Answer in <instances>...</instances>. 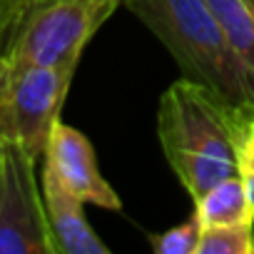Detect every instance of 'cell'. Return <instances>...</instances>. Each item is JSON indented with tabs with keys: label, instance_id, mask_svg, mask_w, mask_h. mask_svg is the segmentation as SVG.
<instances>
[{
	"label": "cell",
	"instance_id": "6da1fadb",
	"mask_svg": "<svg viewBox=\"0 0 254 254\" xmlns=\"http://www.w3.org/2000/svg\"><path fill=\"white\" fill-rule=\"evenodd\" d=\"M229 107L232 102L190 77L172 82L160 100L157 137L167 165L192 202L217 182L237 175Z\"/></svg>",
	"mask_w": 254,
	"mask_h": 254
},
{
	"label": "cell",
	"instance_id": "7a4b0ae2",
	"mask_svg": "<svg viewBox=\"0 0 254 254\" xmlns=\"http://www.w3.org/2000/svg\"><path fill=\"white\" fill-rule=\"evenodd\" d=\"M170 50L182 75L239 105L254 100V85L209 0H125L122 3Z\"/></svg>",
	"mask_w": 254,
	"mask_h": 254
},
{
	"label": "cell",
	"instance_id": "3957f363",
	"mask_svg": "<svg viewBox=\"0 0 254 254\" xmlns=\"http://www.w3.org/2000/svg\"><path fill=\"white\" fill-rule=\"evenodd\" d=\"M120 5V0H28L3 55L18 63L77 67L92 35Z\"/></svg>",
	"mask_w": 254,
	"mask_h": 254
},
{
	"label": "cell",
	"instance_id": "277c9868",
	"mask_svg": "<svg viewBox=\"0 0 254 254\" xmlns=\"http://www.w3.org/2000/svg\"><path fill=\"white\" fill-rule=\"evenodd\" d=\"M75 72L77 67L18 63L8 55L0 60V112L5 137L23 145L35 160L45 157Z\"/></svg>",
	"mask_w": 254,
	"mask_h": 254
},
{
	"label": "cell",
	"instance_id": "5b68a950",
	"mask_svg": "<svg viewBox=\"0 0 254 254\" xmlns=\"http://www.w3.org/2000/svg\"><path fill=\"white\" fill-rule=\"evenodd\" d=\"M0 254H55L38 160L15 140H5L0 167Z\"/></svg>",
	"mask_w": 254,
	"mask_h": 254
},
{
	"label": "cell",
	"instance_id": "8992f818",
	"mask_svg": "<svg viewBox=\"0 0 254 254\" xmlns=\"http://www.w3.org/2000/svg\"><path fill=\"white\" fill-rule=\"evenodd\" d=\"M45 165L55 170V175L75 192L85 204H95L102 209H122L120 194L107 185V180L100 172L97 155L90 145V140L75 130V127L65 125L63 120L55 125V130L50 135L45 157Z\"/></svg>",
	"mask_w": 254,
	"mask_h": 254
},
{
	"label": "cell",
	"instance_id": "52a82bcc",
	"mask_svg": "<svg viewBox=\"0 0 254 254\" xmlns=\"http://www.w3.org/2000/svg\"><path fill=\"white\" fill-rule=\"evenodd\" d=\"M45 212L50 234L55 242V254H110V247L97 237V232L90 227L82 199L70 192V187L55 175L50 165L43 162L40 175Z\"/></svg>",
	"mask_w": 254,
	"mask_h": 254
},
{
	"label": "cell",
	"instance_id": "ba28073f",
	"mask_svg": "<svg viewBox=\"0 0 254 254\" xmlns=\"http://www.w3.org/2000/svg\"><path fill=\"white\" fill-rule=\"evenodd\" d=\"M194 214L202 229L227 224H254V202L239 175H232L209 187L199 199H194Z\"/></svg>",
	"mask_w": 254,
	"mask_h": 254
},
{
	"label": "cell",
	"instance_id": "9c48e42d",
	"mask_svg": "<svg viewBox=\"0 0 254 254\" xmlns=\"http://www.w3.org/2000/svg\"><path fill=\"white\" fill-rule=\"evenodd\" d=\"M209 5L254 85V0H209Z\"/></svg>",
	"mask_w": 254,
	"mask_h": 254
},
{
	"label": "cell",
	"instance_id": "30bf717a",
	"mask_svg": "<svg viewBox=\"0 0 254 254\" xmlns=\"http://www.w3.org/2000/svg\"><path fill=\"white\" fill-rule=\"evenodd\" d=\"M229 135L237 175L254 202V100L229 107Z\"/></svg>",
	"mask_w": 254,
	"mask_h": 254
},
{
	"label": "cell",
	"instance_id": "8fae6325",
	"mask_svg": "<svg viewBox=\"0 0 254 254\" xmlns=\"http://www.w3.org/2000/svg\"><path fill=\"white\" fill-rule=\"evenodd\" d=\"M197 254H254V224L202 229Z\"/></svg>",
	"mask_w": 254,
	"mask_h": 254
},
{
	"label": "cell",
	"instance_id": "7c38bea8",
	"mask_svg": "<svg viewBox=\"0 0 254 254\" xmlns=\"http://www.w3.org/2000/svg\"><path fill=\"white\" fill-rule=\"evenodd\" d=\"M199 237H202V224H199L197 214L192 212V217L187 222L175 224L160 234H150L147 242L155 254H197Z\"/></svg>",
	"mask_w": 254,
	"mask_h": 254
},
{
	"label": "cell",
	"instance_id": "4fadbf2b",
	"mask_svg": "<svg viewBox=\"0 0 254 254\" xmlns=\"http://www.w3.org/2000/svg\"><path fill=\"white\" fill-rule=\"evenodd\" d=\"M25 5H28V0H0V10H3L5 25L10 28V38H13V33H15L20 18H23V13H25Z\"/></svg>",
	"mask_w": 254,
	"mask_h": 254
},
{
	"label": "cell",
	"instance_id": "5bb4252c",
	"mask_svg": "<svg viewBox=\"0 0 254 254\" xmlns=\"http://www.w3.org/2000/svg\"><path fill=\"white\" fill-rule=\"evenodd\" d=\"M8 43H10V28L5 25V20H3V10H0V55L8 50Z\"/></svg>",
	"mask_w": 254,
	"mask_h": 254
},
{
	"label": "cell",
	"instance_id": "9a60e30c",
	"mask_svg": "<svg viewBox=\"0 0 254 254\" xmlns=\"http://www.w3.org/2000/svg\"><path fill=\"white\" fill-rule=\"evenodd\" d=\"M0 60H3V55H0ZM5 127H3V112H0V167H3V150H5Z\"/></svg>",
	"mask_w": 254,
	"mask_h": 254
},
{
	"label": "cell",
	"instance_id": "2e32d148",
	"mask_svg": "<svg viewBox=\"0 0 254 254\" xmlns=\"http://www.w3.org/2000/svg\"><path fill=\"white\" fill-rule=\"evenodd\" d=\"M120 3H125V0H120Z\"/></svg>",
	"mask_w": 254,
	"mask_h": 254
}]
</instances>
